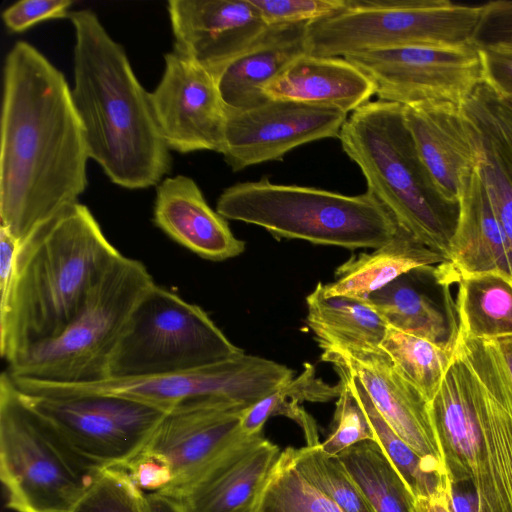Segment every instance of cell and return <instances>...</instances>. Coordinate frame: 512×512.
Instances as JSON below:
<instances>
[{"label": "cell", "mask_w": 512, "mask_h": 512, "mask_svg": "<svg viewBox=\"0 0 512 512\" xmlns=\"http://www.w3.org/2000/svg\"><path fill=\"white\" fill-rule=\"evenodd\" d=\"M319 347L322 361L346 367L361 382L375 408L394 432L433 468L447 474L429 403L400 374L380 346L337 342Z\"/></svg>", "instance_id": "cell-15"}, {"label": "cell", "mask_w": 512, "mask_h": 512, "mask_svg": "<svg viewBox=\"0 0 512 512\" xmlns=\"http://www.w3.org/2000/svg\"><path fill=\"white\" fill-rule=\"evenodd\" d=\"M374 83L379 100L411 105L424 101L463 104L484 83L480 48L409 45L344 57Z\"/></svg>", "instance_id": "cell-13"}, {"label": "cell", "mask_w": 512, "mask_h": 512, "mask_svg": "<svg viewBox=\"0 0 512 512\" xmlns=\"http://www.w3.org/2000/svg\"><path fill=\"white\" fill-rule=\"evenodd\" d=\"M306 323L319 345L347 342L380 346L388 324L362 299L326 297L318 282L306 297Z\"/></svg>", "instance_id": "cell-29"}, {"label": "cell", "mask_w": 512, "mask_h": 512, "mask_svg": "<svg viewBox=\"0 0 512 512\" xmlns=\"http://www.w3.org/2000/svg\"><path fill=\"white\" fill-rule=\"evenodd\" d=\"M253 512H343L299 470L292 447L280 453Z\"/></svg>", "instance_id": "cell-33"}, {"label": "cell", "mask_w": 512, "mask_h": 512, "mask_svg": "<svg viewBox=\"0 0 512 512\" xmlns=\"http://www.w3.org/2000/svg\"><path fill=\"white\" fill-rule=\"evenodd\" d=\"M380 347L428 403L437 393L455 353L420 335L389 325Z\"/></svg>", "instance_id": "cell-32"}, {"label": "cell", "mask_w": 512, "mask_h": 512, "mask_svg": "<svg viewBox=\"0 0 512 512\" xmlns=\"http://www.w3.org/2000/svg\"><path fill=\"white\" fill-rule=\"evenodd\" d=\"M19 241L0 225V302L7 296Z\"/></svg>", "instance_id": "cell-42"}, {"label": "cell", "mask_w": 512, "mask_h": 512, "mask_svg": "<svg viewBox=\"0 0 512 512\" xmlns=\"http://www.w3.org/2000/svg\"><path fill=\"white\" fill-rule=\"evenodd\" d=\"M267 26L311 23L345 6L346 0H250Z\"/></svg>", "instance_id": "cell-37"}, {"label": "cell", "mask_w": 512, "mask_h": 512, "mask_svg": "<svg viewBox=\"0 0 512 512\" xmlns=\"http://www.w3.org/2000/svg\"><path fill=\"white\" fill-rule=\"evenodd\" d=\"M216 211L225 219L264 228L274 237L347 249L378 248L400 226L368 190L359 195L298 185L267 177L226 188Z\"/></svg>", "instance_id": "cell-6"}, {"label": "cell", "mask_w": 512, "mask_h": 512, "mask_svg": "<svg viewBox=\"0 0 512 512\" xmlns=\"http://www.w3.org/2000/svg\"><path fill=\"white\" fill-rule=\"evenodd\" d=\"M429 412L452 485H471L482 512H512V390L487 340L459 337Z\"/></svg>", "instance_id": "cell-4"}, {"label": "cell", "mask_w": 512, "mask_h": 512, "mask_svg": "<svg viewBox=\"0 0 512 512\" xmlns=\"http://www.w3.org/2000/svg\"><path fill=\"white\" fill-rule=\"evenodd\" d=\"M146 512H186L181 501L172 495L144 493Z\"/></svg>", "instance_id": "cell-44"}, {"label": "cell", "mask_w": 512, "mask_h": 512, "mask_svg": "<svg viewBox=\"0 0 512 512\" xmlns=\"http://www.w3.org/2000/svg\"><path fill=\"white\" fill-rule=\"evenodd\" d=\"M243 353L200 306L155 283L116 345L106 379L170 374Z\"/></svg>", "instance_id": "cell-10"}, {"label": "cell", "mask_w": 512, "mask_h": 512, "mask_svg": "<svg viewBox=\"0 0 512 512\" xmlns=\"http://www.w3.org/2000/svg\"><path fill=\"white\" fill-rule=\"evenodd\" d=\"M308 24L270 25L216 77L227 111L267 101L265 88L295 59L308 53Z\"/></svg>", "instance_id": "cell-23"}, {"label": "cell", "mask_w": 512, "mask_h": 512, "mask_svg": "<svg viewBox=\"0 0 512 512\" xmlns=\"http://www.w3.org/2000/svg\"><path fill=\"white\" fill-rule=\"evenodd\" d=\"M120 254L79 202L32 231L19 243L10 287L0 302L2 358L9 363L60 334Z\"/></svg>", "instance_id": "cell-3"}, {"label": "cell", "mask_w": 512, "mask_h": 512, "mask_svg": "<svg viewBox=\"0 0 512 512\" xmlns=\"http://www.w3.org/2000/svg\"><path fill=\"white\" fill-rule=\"evenodd\" d=\"M449 261L460 275L498 273L512 279L508 242L478 166L462 182Z\"/></svg>", "instance_id": "cell-25"}, {"label": "cell", "mask_w": 512, "mask_h": 512, "mask_svg": "<svg viewBox=\"0 0 512 512\" xmlns=\"http://www.w3.org/2000/svg\"><path fill=\"white\" fill-rule=\"evenodd\" d=\"M75 33L72 101L89 158L126 189L158 185L171 171V153L122 45L91 10L70 12Z\"/></svg>", "instance_id": "cell-2"}, {"label": "cell", "mask_w": 512, "mask_h": 512, "mask_svg": "<svg viewBox=\"0 0 512 512\" xmlns=\"http://www.w3.org/2000/svg\"><path fill=\"white\" fill-rule=\"evenodd\" d=\"M361 170L367 190L397 224L449 260L459 204L437 190L404 118V106L370 101L353 111L338 135Z\"/></svg>", "instance_id": "cell-5"}, {"label": "cell", "mask_w": 512, "mask_h": 512, "mask_svg": "<svg viewBox=\"0 0 512 512\" xmlns=\"http://www.w3.org/2000/svg\"><path fill=\"white\" fill-rule=\"evenodd\" d=\"M337 456L374 512H416L413 494L376 441L359 442Z\"/></svg>", "instance_id": "cell-30"}, {"label": "cell", "mask_w": 512, "mask_h": 512, "mask_svg": "<svg viewBox=\"0 0 512 512\" xmlns=\"http://www.w3.org/2000/svg\"><path fill=\"white\" fill-rule=\"evenodd\" d=\"M153 221L172 240L206 260L224 261L245 249L188 176L166 177L158 184Z\"/></svg>", "instance_id": "cell-22"}, {"label": "cell", "mask_w": 512, "mask_h": 512, "mask_svg": "<svg viewBox=\"0 0 512 512\" xmlns=\"http://www.w3.org/2000/svg\"><path fill=\"white\" fill-rule=\"evenodd\" d=\"M481 5L449 0H346L342 10L308 24V54L323 57L382 48L474 43Z\"/></svg>", "instance_id": "cell-9"}, {"label": "cell", "mask_w": 512, "mask_h": 512, "mask_svg": "<svg viewBox=\"0 0 512 512\" xmlns=\"http://www.w3.org/2000/svg\"><path fill=\"white\" fill-rule=\"evenodd\" d=\"M459 279L458 270L445 261L414 269L364 300L389 326L454 352L460 323L451 287Z\"/></svg>", "instance_id": "cell-19"}, {"label": "cell", "mask_w": 512, "mask_h": 512, "mask_svg": "<svg viewBox=\"0 0 512 512\" xmlns=\"http://www.w3.org/2000/svg\"><path fill=\"white\" fill-rule=\"evenodd\" d=\"M487 341L490 343L505 379L512 390V336Z\"/></svg>", "instance_id": "cell-45"}, {"label": "cell", "mask_w": 512, "mask_h": 512, "mask_svg": "<svg viewBox=\"0 0 512 512\" xmlns=\"http://www.w3.org/2000/svg\"><path fill=\"white\" fill-rule=\"evenodd\" d=\"M286 365L245 352L213 365L170 374L108 378L67 384L13 378L22 392L38 395L105 394L140 401L166 411L190 402L231 401L251 407L291 380Z\"/></svg>", "instance_id": "cell-11"}, {"label": "cell", "mask_w": 512, "mask_h": 512, "mask_svg": "<svg viewBox=\"0 0 512 512\" xmlns=\"http://www.w3.org/2000/svg\"><path fill=\"white\" fill-rule=\"evenodd\" d=\"M484 84L498 95L512 98V42L479 47Z\"/></svg>", "instance_id": "cell-41"}, {"label": "cell", "mask_w": 512, "mask_h": 512, "mask_svg": "<svg viewBox=\"0 0 512 512\" xmlns=\"http://www.w3.org/2000/svg\"><path fill=\"white\" fill-rule=\"evenodd\" d=\"M458 286L459 337L512 336V279L498 273L460 275Z\"/></svg>", "instance_id": "cell-28"}, {"label": "cell", "mask_w": 512, "mask_h": 512, "mask_svg": "<svg viewBox=\"0 0 512 512\" xmlns=\"http://www.w3.org/2000/svg\"><path fill=\"white\" fill-rule=\"evenodd\" d=\"M509 42H512V0L483 4L474 43L478 47H484Z\"/></svg>", "instance_id": "cell-40"}, {"label": "cell", "mask_w": 512, "mask_h": 512, "mask_svg": "<svg viewBox=\"0 0 512 512\" xmlns=\"http://www.w3.org/2000/svg\"><path fill=\"white\" fill-rule=\"evenodd\" d=\"M404 118L435 187L447 201L459 204L462 182L480 162L477 132L462 104L406 105Z\"/></svg>", "instance_id": "cell-20"}, {"label": "cell", "mask_w": 512, "mask_h": 512, "mask_svg": "<svg viewBox=\"0 0 512 512\" xmlns=\"http://www.w3.org/2000/svg\"><path fill=\"white\" fill-rule=\"evenodd\" d=\"M155 284L140 261L120 254L57 336L36 343L8 363L13 378L81 384L105 380L110 357L134 310Z\"/></svg>", "instance_id": "cell-7"}, {"label": "cell", "mask_w": 512, "mask_h": 512, "mask_svg": "<svg viewBox=\"0 0 512 512\" xmlns=\"http://www.w3.org/2000/svg\"><path fill=\"white\" fill-rule=\"evenodd\" d=\"M280 453L262 433L244 435L176 497L186 512H253Z\"/></svg>", "instance_id": "cell-21"}, {"label": "cell", "mask_w": 512, "mask_h": 512, "mask_svg": "<svg viewBox=\"0 0 512 512\" xmlns=\"http://www.w3.org/2000/svg\"><path fill=\"white\" fill-rule=\"evenodd\" d=\"M164 63L162 78L150 97L168 148L181 154L220 153L226 108L215 76L174 50L164 55Z\"/></svg>", "instance_id": "cell-16"}, {"label": "cell", "mask_w": 512, "mask_h": 512, "mask_svg": "<svg viewBox=\"0 0 512 512\" xmlns=\"http://www.w3.org/2000/svg\"><path fill=\"white\" fill-rule=\"evenodd\" d=\"M449 261L400 227L386 244L371 253L353 255L335 271V280L323 284L326 297L366 299L400 276L423 266Z\"/></svg>", "instance_id": "cell-27"}, {"label": "cell", "mask_w": 512, "mask_h": 512, "mask_svg": "<svg viewBox=\"0 0 512 512\" xmlns=\"http://www.w3.org/2000/svg\"><path fill=\"white\" fill-rule=\"evenodd\" d=\"M0 145V225L20 243L78 202L90 159L65 76L25 41L4 62Z\"/></svg>", "instance_id": "cell-1"}, {"label": "cell", "mask_w": 512, "mask_h": 512, "mask_svg": "<svg viewBox=\"0 0 512 512\" xmlns=\"http://www.w3.org/2000/svg\"><path fill=\"white\" fill-rule=\"evenodd\" d=\"M339 376L340 392L328 437L320 443L330 455H338L347 448L365 441L374 440L375 435L369 419L346 378Z\"/></svg>", "instance_id": "cell-36"}, {"label": "cell", "mask_w": 512, "mask_h": 512, "mask_svg": "<svg viewBox=\"0 0 512 512\" xmlns=\"http://www.w3.org/2000/svg\"><path fill=\"white\" fill-rule=\"evenodd\" d=\"M21 393L77 453L101 469L128 463L168 412L115 395Z\"/></svg>", "instance_id": "cell-12"}, {"label": "cell", "mask_w": 512, "mask_h": 512, "mask_svg": "<svg viewBox=\"0 0 512 512\" xmlns=\"http://www.w3.org/2000/svg\"><path fill=\"white\" fill-rule=\"evenodd\" d=\"M507 99H509V98H507ZM509 100L512 102V98H511V99H509Z\"/></svg>", "instance_id": "cell-46"}, {"label": "cell", "mask_w": 512, "mask_h": 512, "mask_svg": "<svg viewBox=\"0 0 512 512\" xmlns=\"http://www.w3.org/2000/svg\"><path fill=\"white\" fill-rule=\"evenodd\" d=\"M72 5L70 0H21L2 12V20L10 32L21 33L39 22L68 17Z\"/></svg>", "instance_id": "cell-38"}, {"label": "cell", "mask_w": 512, "mask_h": 512, "mask_svg": "<svg viewBox=\"0 0 512 512\" xmlns=\"http://www.w3.org/2000/svg\"><path fill=\"white\" fill-rule=\"evenodd\" d=\"M292 453L306 479L343 512H374L337 455L326 453L320 444L292 447Z\"/></svg>", "instance_id": "cell-34"}, {"label": "cell", "mask_w": 512, "mask_h": 512, "mask_svg": "<svg viewBox=\"0 0 512 512\" xmlns=\"http://www.w3.org/2000/svg\"><path fill=\"white\" fill-rule=\"evenodd\" d=\"M121 468L144 493L165 492L173 482L168 459L145 447Z\"/></svg>", "instance_id": "cell-39"}, {"label": "cell", "mask_w": 512, "mask_h": 512, "mask_svg": "<svg viewBox=\"0 0 512 512\" xmlns=\"http://www.w3.org/2000/svg\"><path fill=\"white\" fill-rule=\"evenodd\" d=\"M462 106L477 132L478 169L505 233L512 268V102L483 83Z\"/></svg>", "instance_id": "cell-24"}, {"label": "cell", "mask_w": 512, "mask_h": 512, "mask_svg": "<svg viewBox=\"0 0 512 512\" xmlns=\"http://www.w3.org/2000/svg\"><path fill=\"white\" fill-rule=\"evenodd\" d=\"M342 374L361 403L371 424L375 441L397 469L414 498L428 497L452 485L449 476L441 473L419 456L377 411L361 382L343 365L332 364Z\"/></svg>", "instance_id": "cell-31"}, {"label": "cell", "mask_w": 512, "mask_h": 512, "mask_svg": "<svg viewBox=\"0 0 512 512\" xmlns=\"http://www.w3.org/2000/svg\"><path fill=\"white\" fill-rule=\"evenodd\" d=\"M167 11L173 50L215 78L267 28L250 0H170Z\"/></svg>", "instance_id": "cell-18"}, {"label": "cell", "mask_w": 512, "mask_h": 512, "mask_svg": "<svg viewBox=\"0 0 512 512\" xmlns=\"http://www.w3.org/2000/svg\"><path fill=\"white\" fill-rule=\"evenodd\" d=\"M270 99L353 112L375 95L372 80L344 57L304 54L264 90Z\"/></svg>", "instance_id": "cell-26"}, {"label": "cell", "mask_w": 512, "mask_h": 512, "mask_svg": "<svg viewBox=\"0 0 512 512\" xmlns=\"http://www.w3.org/2000/svg\"><path fill=\"white\" fill-rule=\"evenodd\" d=\"M347 118L339 109L269 98L248 109L226 110L220 153L233 171L280 160L296 147L338 137Z\"/></svg>", "instance_id": "cell-14"}, {"label": "cell", "mask_w": 512, "mask_h": 512, "mask_svg": "<svg viewBox=\"0 0 512 512\" xmlns=\"http://www.w3.org/2000/svg\"><path fill=\"white\" fill-rule=\"evenodd\" d=\"M452 485L428 497L415 499L416 512H454L451 505Z\"/></svg>", "instance_id": "cell-43"}, {"label": "cell", "mask_w": 512, "mask_h": 512, "mask_svg": "<svg viewBox=\"0 0 512 512\" xmlns=\"http://www.w3.org/2000/svg\"><path fill=\"white\" fill-rule=\"evenodd\" d=\"M71 512H146L144 492L124 469L106 468Z\"/></svg>", "instance_id": "cell-35"}, {"label": "cell", "mask_w": 512, "mask_h": 512, "mask_svg": "<svg viewBox=\"0 0 512 512\" xmlns=\"http://www.w3.org/2000/svg\"><path fill=\"white\" fill-rule=\"evenodd\" d=\"M246 405L205 400L169 410L145 448L165 456L173 482L165 493L176 497L209 463L246 435L241 427Z\"/></svg>", "instance_id": "cell-17"}, {"label": "cell", "mask_w": 512, "mask_h": 512, "mask_svg": "<svg viewBox=\"0 0 512 512\" xmlns=\"http://www.w3.org/2000/svg\"><path fill=\"white\" fill-rule=\"evenodd\" d=\"M104 469L77 453L0 377V478L15 512H71Z\"/></svg>", "instance_id": "cell-8"}]
</instances>
